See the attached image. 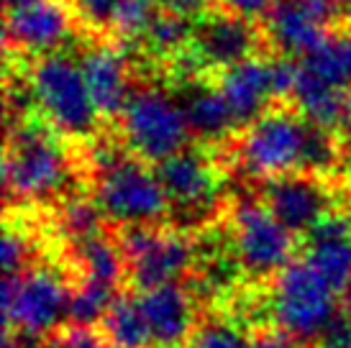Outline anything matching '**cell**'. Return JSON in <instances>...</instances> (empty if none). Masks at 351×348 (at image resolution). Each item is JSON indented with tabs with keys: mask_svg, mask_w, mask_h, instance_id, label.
Here are the masks:
<instances>
[{
	"mask_svg": "<svg viewBox=\"0 0 351 348\" xmlns=\"http://www.w3.org/2000/svg\"><path fill=\"white\" fill-rule=\"evenodd\" d=\"M295 79L298 64L287 62V57H252L236 67L218 72L215 87L231 105L239 126H249L262 113L274 108L277 100L293 97Z\"/></svg>",
	"mask_w": 351,
	"mask_h": 348,
	"instance_id": "obj_10",
	"label": "cell"
},
{
	"mask_svg": "<svg viewBox=\"0 0 351 348\" xmlns=\"http://www.w3.org/2000/svg\"><path fill=\"white\" fill-rule=\"evenodd\" d=\"M3 269L5 274H19V271L29 269V259L34 253V241L29 238L26 228L21 223L8 221L5 223V233H3Z\"/></svg>",
	"mask_w": 351,
	"mask_h": 348,
	"instance_id": "obj_29",
	"label": "cell"
},
{
	"mask_svg": "<svg viewBox=\"0 0 351 348\" xmlns=\"http://www.w3.org/2000/svg\"><path fill=\"white\" fill-rule=\"evenodd\" d=\"M118 290L98 284V282L82 279L77 290L72 292V305H69V320L77 325H98L106 318L110 302L116 300Z\"/></svg>",
	"mask_w": 351,
	"mask_h": 348,
	"instance_id": "obj_26",
	"label": "cell"
},
{
	"mask_svg": "<svg viewBox=\"0 0 351 348\" xmlns=\"http://www.w3.org/2000/svg\"><path fill=\"white\" fill-rule=\"evenodd\" d=\"M54 346L57 348H113L103 330L95 325H77L72 323L67 328H59L54 336Z\"/></svg>",
	"mask_w": 351,
	"mask_h": 348,
	"instance_id": "obj_31",
	"label": "cell"
},
{
	"mask_svg": "<svg viewBox=\"0 0 351 348\" xmlns=\"http://www.w3.org/2000/svg\"><path fill=\"white\" fill-rule=\"evenodd\" d=\"M156 13L159 8L154 5V0H121L110 34L121 41L144 39Z\"/></svg>",
	"mask_w": 351,
	"mask_h": 348,
	"instance_id": "obj_27",
	"label": "cell"
},
{
	"mask_svg": "<svg viewBox=\"0 0 351 348\" xmlns=\"http://www.w3.org/2000/svg\"><path fill=\"white\" fill-rule=\"evenodd\" d=\"M121 249L126 256L128 277L138 292L175 284L197 259V246L185 231L165 225H131L121 236Z\"/></svg>",
	"mask_w": 351,
	"mask_h": 348,
	"instance_id": "obj_8",
	"label": "cell"
},
{
	"mask_svg": "<svg viewBox=\"0 0 351 348\" xmlns=\"http://www.w3.org/2000/svg\"><path fill=\"white\" fill-rule=\"evenodd\" d=\"M305 261L318 269L333 290L351 284V215L328 210L305 233Z\"/></svg>",
	"mask_w": 351,
	"mask_h": 348,
	"instance_id": "obj_18",
	"label": "cell"
},
{
	"mask_svg": "<svg viewBox=\"0 0 351 348\" xmlns=\"http://www.w3.org/2000/svg\"><path fill=\"white\" fill-rule=\"evenodd\" d=\"M187 348H254V340L228 320H208L193 330Z\"/></svg>",
	"mask_w": 351,
	"mask_h": 348,
	"instance_id": "obj_28",
	"label": "cell"
},
{
	"mask_svg": "<svg viewBox=\"0 0 351 348\" xmlns=\"http://www.w3.org/2000/svg\"><path fill=\"white\" fill-rule=\"evenodd\" d=\"M154 5L159 10H167V13H177V16H185L190 21H197L208 13L210 0H154Z\"/></svg>",
	"mask_w": 351,
	"mask_h": 348,
	"instance_id": "obj_33",
	"label": "cell"
},
{
	"mask_svg": "<svg viewBox=\"0 0 351 348\" xmlns=\"http://www.w3.org/2000/svg\"><path fill=\"white\" fill-rule=\"evenodd\" d=\"M103 221L106 215L100 213L98 203L88 197H69L62 203V210H59V228L72 243L103 233Z\"/></svg>",
	"mask_w": 351,
	"mask_h": 348,
	"instance_id": "obj_25",
	"label": "cell"
},
{
	"mask_svg": "<svg viewBox=\"0 0 351 348\" xmlns=\"http://www.w3.org/2000/svg\"><path fill=\"white\" fill-rule=\"evenodd\" d=\"M293 103L305 121L313 126H321L326 131H333L346 123L351 105V92L336 85H328L311 75L308 69L298 64V79H295Z\"/></svg>",
	"mask_w": 351,
	"mask_h": 348,
	"instance_id": "obj_19",
	"label": "cell"
},
{
	"mask_svg": "<svg viewBox=\"0 0 351 348\" xmlns=\"http://www.w3.org/2000/svg\"><path fill=\"white\" fill-rule=\"evenodd\" d=\"M313 123L287 108H269L244 126L236 141V162L254 179H274L305 169Z\"/></svg>",
	"mask_w": 351,
	"mask_h": 348,
	"instance_id": "obj_3",
	"label": "cell"
},
{
	"mask_svg": "<svg viewBox=\"0 0 351 348\" xmlns=\"http://www.w3.org/2000/svg\"><path fill=\"white\" fill-rule=\"evenodd\" d=\"M103 333L113 348H154L136 295H116L103 318Z\"/></svg>",
	"mask_w": 351,
	"mask_h": 348,
	"instance_id": "obj_21",
	"label": "cell"
},
{
	"mask_svg": "<svg viewBox=\"0 0 351 348\" xmlns=\"http://www.w3.org/2000/svg\"><path fill=\"white\" fill-rule=\"evenodd\" d=\"M274 325L295 340H313L339 312L336 290L308 261H290L277 271L269 290Z\"/></svg>",
	"mask_w": 351,
	"mask_h": 348,
	"instance_id": "obj_6",
	"label": "cell"
},
{
	"mask_svg": "<svg viewBox=\"0 0 351 348\" xmlns=\"http://www.w3.org/2000/svg\"><path fill=\"white\" fill-rule=\"evenodd\" d=\"M311 343L313 348H351V315L339 310Z\"/></svg>",
	"mask_w": 351,
	"mask_h": 348,
	"instance_id": "obj_32",
	"label": "cell"
},
{
	"mask_svg": "<svg viewBox=\"0 0 351 348\" xmlns=\"http://www.w3.org/2000/svg\"><path fill=\"white\" fill-rule=\"evenodd\" d=\"M31 103L57 134L90 138L98 131V108L93 103L82 67L69 54L36 57L26 77Z\"/></svg>",
	"mask_w": 351,
	"mask_h": 348,
	"instance_id": "obj_2",
	"label": "cell"
},
{
	"mask_svg": "<svg viewBox=\"0 0 351 348\" xmlns=\"http://www.w3.org/2000/svg\"><path fill=\"white\" fill-rule=\"evenodd\" d=\"M72 292L67 279L51 266H29L5 274L3 282V323L5 330L23 336H44L59 330L69 315Z\"/></svg>",
	"mask_w": 351,
	"mask_h": 348,
	"instance_id": "obj_7",
	"label": "cell"
},
{
	"mask_svg": "<svg viewBox=\"0 0 351 348\" xmlns=\"http://www.w3.org/2000/svg\"><path fill=\"white\" fill-rule=\"evenodd\" d=\"M80 67L100 118L121 116L128 97L134 95L126 51L116 44H93L82 51Z\"/></svg>",
	"mask_w": 351,
	"mask_h": 348,
	"instance_id": "obj_16",
	"label": "cell"
},
{
	"mask_svg": "<svg viewBox=\"0 0 351 348\" xmlns=\"http://www.w3.org/2000/svg\"><path fill=\"white\" fill-rule=\"evenodd\" d=\"M75 249H77V264L85 271V279L118 290V284L123 282V274H126V256L121 246L98 233L93 238L77 241Z\"/></svg>",
	"mask_w": 351,
	"mask_h": 348,
	"instance_id": "obj_22",
	"label": "cell"
},
{
	"mask_svg": "<svg viewBox=\"0 0 351 348\" xmlns=\"http://www.w3.org/2000/svg\"><path fill=\"white\" fill-rule=\"evenodd\" d=\"M121 0H72L75 16L85 29L103 34L113 29V18Z\"/></svg>",
	"mask_w": 351,
	"mask_h": 348,
	"instance_id": "obj_30",
	"label": "cell"
},
{
	"mask_svg": "<svg viewBox=\"0 0 351 348\" xmlns=\"http://www.w3.org/2000/svg\"><path fill=\"white\" fill-rule=\"evenodd\" d=\"M343 13H346V21L351 26V0H343Z\"/></svg>",
	"mask_w": 351,
	"mask_h": 348,
	"instance_id": "obj_36",
	"label": "cell"
},
{
	"mask_svg": "<svg viewBox=\"0 0 351 348\" xmlns=\"http://www.w3.org/2000/svg\"><path fill=\"white\" fill-rule=\"evenodd\" d=\"M156 177L169 197V208L182 213L185 221H205L218 205L221 174L213 159L197 149H182L180 154L156 164Z\"/></svg>",
	"mask_w": 351,
	"mask_h": 348,
	"instance_id": "obj_12",
	"label": "cell"
},
{
	"mask_svg": "<svg viewBox=\"0 0 351 348\" xmlns=\"http://www.w3.org/2000/svg\"><path fill=\"white\" fill-rule=\"evenodd\" d=\"M95 184V203L106 221L116 225H159L169 213V197L147 162L136 156H118L100 169Z\"/></svg>",
	"mask_w": 351,
	"mask_h": 348,
	"instance_id": "obj_5",
	"label": "cell"
},
{
	"mask_svg": "<svg viewBox=\"0 0 351 348\" xmlns=\"http://www.w3.org/2000/svg\"><path fill=\"white\" fill-rule=\"evenodd\" d=\"M136 300L144 312L154 348H185L195 323V305L190 292L175 282L141 290Z\"/></svg>",
	"mask_w": 351,
	"mask_h": 348,
	"instance_id": "obj_17",
	"label": "cell"
},
{
	"mask_svg": "<svg viewBox=\"0 0 351 348\" xmlns=\"http://www.w3.org/2000/svg\"><path fill=\"white\" fill-rule=\"evenodd\" d=\"M262 203L293 233H308L323 215L333 210L326 177L313 172H293L267 179L262 187Z\"/></svg>",
	"mask_w": 351,
	"mask_h": 348,
	"instance_id": "obj_15",
	"label": "cell"
},
{
	"mask_svg": "<svg viewBox=\"0 0 351 348\" xmlns=\"http://www.w3.org/2000/svg\"><path fill=\"white\" fill-rule=\"evenodd\" d=\"M118 121L121 144L147 164H162L180 154L193 134L185 108L159 87L134 90Z\"/></svg>",
	"mask_w": 351,
	"mask_h": 348,
	"instance_id": "obj_4",
	"label": "cell"
},
{
	"mask_svg": "<svg viewBox=\"0 0 351 348\" xmlns=\"http://www.w3.org/2000/svg\"><path fill=\"white\" fill-rule=\"evenodd\" d=\"M223 10H231V13H239L244 18H259V16H267V10L272 5V0H218Z\"/></svg>",
	"mask_w": 351,
	"mask_h": 348,
	"instance_id": "obj_34",
	"label": "cell"
},
{
	"mask_svg": "<svg viewBox=\"0 0 351 348\" xmlns=\"http://www.w3.org/2000/svg\"><path fill=\"white\" fill-rule=\"evenodd\" d=\"M343 305H346L343 310H346V312L351 315V284L346 287V290H343Z\"/></svg>",
	"mask_w": 351,
	"mask_h": 348,
	"instance_id": "obj_35",
	"label": "cell"
},
{
	"mask_svg": "<svg viewBox=\"0 0 351 348\" xmlns=\"http://www.w3.org/2000/svg\"><path fill=\"white\" fill-rule=\"evenodd\" d=\"M72 162L57 131L44 118H19L10 123L3 159L5 192L16 203H41L64 192Z\"/></svg>",
	"mask_w": 351,
	"mask_h": 348,
	"instance_id": "obj_1",
	"label": "cell"
},
{
	"mask_svg": "<svg viewBox=\"0 0 351 348\" xmlns=\"http://www.w3.org/2000/svg\"><path fill=\"white\" fill-rule=\"evenodd\" d=\"M8 5H19V3H26V0H5Z\"/></svg>",
	"mask_w": 351,
	"mask_h": 348,
	"instance_id": "obj_38",
	"label": "cell"
},
{
	"mask_svg": "<svg viewBox=\"0 0 351 348\" xmlns=\"http://www.w3.org/2000/svg\"><path fill=\"white\" fill-rule=\"evenodd\" d=\"M262 44V31L252 18H244L231 10H213L197 18L193 34V49L205 69L223 72L254 57Z\"/></svg>",
	"mask_w": 351,
	"mask_h": 348,
	"instance_id": "obj_14",
	"label": "cell"
},
{
	"mask_svg": "<svg viewBox=\"0 0 351 348\" xmlns=\"http://www.w3.org/2000/svg\"><path fill=\"white\" fill-rule=\"evenodd\" d=\"M182 108L190 131L205 141H223L226 136H231L239 128L234 110L215 85H200V79L187 82Z\"/></svg>",
	"mask_w": 351,
	"mask_h": 348,
	"instance_id": "obj_20",
	"label": "cell"
},
{
	"mask_svg": "<svg viewBox=\"0 0 351 348\" xmlns=\"http://www.w3.org/2000/svg\"><path fill=\"white\" fill-rule=\"evenodd\" d=\"M193 34H195V23L190 18L159 10L152 21V26H149L144 41H147V49L154 57L172 62L177 54H182L193 47Z\"/></svg>",
	"mask_w": 351,
	"mask_h": 348,
	"instance_id": "obj_24",
	"label": "cell"
},
{
	"mask_svg": "<svg viewBox=\"0 0 351 348\" xmlns=\"http://www.w3.org/2000/svg\"><path fill=\"white\" fill-rule=\"evenodd\" d=\"M343 128H346V136L351 138V105H349V116H346V123H343Z\"/></svg>",
	"mask_w": 351,
	"mask_h": 348,
	"instance_id": "obj_37",
	"label": "cell"
},
{
	"mask_svg": "<svg viewBox=\"0 0 351 348\" xmlns=\"http://www.w3.org/2000/svg\"><path fill=\"white\" fill-rule=\"evenodd\" d=\"M75 5L67 0H26L8 5L5 47L23 57L54 54L75 29Z\"/></svg>",
	"mask_w": 351,
	"mask_h": 348,
	"instance_id": "obj_13",
	"label": "cell"
},
{
	"mask_svg": "<svg viewBox=\"0 0 351 348\" xmlns=\"http://www.w3.org/2000/svg\"><path fill=\"white\" fill-rule=\"evenodd\" d=\"M343 13V0H272L264 36L282 57H305L323 44Z\"/></svg>",
	"mask_w": 351,
	"mask_h": 348,
	"instance_id": "obj_11",
	"label": "cell"
},
{
	"mask_svg": "<svg viewBox=\"0 0 351 348\" xmlns=\"http://www.w3.org/2000/svg\"><path fill=\"white\" fill-rule=\"evenodd\" d=\"M300 67L328 85L351 90V34H331L302 57Z\"/></svg>",
	"mask_w": 351,
	"mask_h": 348,
	"instance_id": "obj_23",
	"label": "cell"
},
{
	"mask_svg": "<svg viewBox=\"0 0 351 348\" xmlns=\"http://www.w3.org/2000/svg\"><path fill=\"white\" fill-rule=\"evenodd\" d=\"M231 241L241 271L256 279L282 271L295 253L293 231H287L262 200H239L234 205Z\"/></svg>",
	"mask_w": 351,
	"mask_h": 348,
	"instance_id": "obj_9",
	"label": "cell"
}]
</instances>
